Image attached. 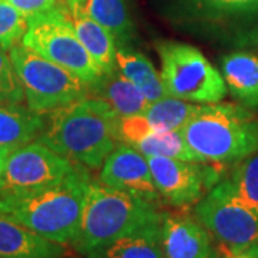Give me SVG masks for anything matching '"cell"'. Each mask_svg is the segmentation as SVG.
<instances>
[{
	"mask_svg": "<svg viewBox=\"0 0 258 258\" xmlns=\"http://www.w3.org/2000/svg\"><path fill=\"white\" fill-rule=\"evenodd\" d=\"M119 116L105 101L86 96L49 113L36 141L89 169H101L119 142Z\"/></svg>",
	"mask_w": 258,
	"mask_h": 258,
	"instance_id": "1",
	"label": "cell"
},
{
	"mask_svg": "<svg viewBox=\"0 0 258 258\" xmlns=\"http://www.w3.org/2000/svg\"><path fill=\"white\" fill-rule=\"evenodd\" d=\"M91 181L86 168L75 164L74 171L57 186L0 200V217L18 222L47 240L63 245L72 244L82 222Z\"/></svg>",
	"mask_w": 258,
	"mask_h": 258,
	"instance_id": "2",
	"label": "cell"
},
{
	"mask_svg": "<svg viewBox=\"0 0 258 258\" xmlns=\"http://www.w3.org/2000/svg\"><path fill=\"white\" fill-rule=\"evenodd\" d=\"M164 215L157 204L91 181L82 222L71 245L86 258L119 238L161 225Z\"/></svg>",
	"mask_w": 258,
	"mask_h": 258,
	"instance_id": "3",
	"label": "cell"
},
{
	"mask_svg": "<svg viewBox=\"0 0 258 258\" xmlns=\"http://www.w3.org/2000/svg\"><path fill=\"white\" fill-rule=\"evenodd\" d=\"M203 162H237L258 151V119L235 103H204L181 129Z\"/></svg>",
	"mask_w": 258,
	"mask_h": 258,
	"instance_id": "4",
	"label": "cell"
},
{
	"mask_svg": "<svg viewBox=\"0 0 258 258\" xmlns=\"http://www.w3.org/2000/svg\"><path fill=\"white\" fill-rule=\"evenodd\" d=\"M9 55L32 111L46 115L89 95V86L76 75L22 43L10 47Z\"/></svg>",
	"mask_w": 258,
	"mask_h": 258,
	"instance_id": "5",
	"label": "cell"
},
{
	"mask_svg": "<svg viewBox=\"0 0 258 258\" xmlns=\"http://www.w3.org/2000/svg\"><path fill=\"white\" fill-rule=\"evenodd\" d=\"M157 50L168 96L200 105L225 98L228 88L222 75L197 47L165 40L158 43Z\"/></svg>",
	"mask_w": 258,
	"mask_h": 258,
	"instance_id": "6",
	"label": "cell"
},
{
	"mask_svg": "<svg viewBox=\"0 0 258 258\" xmlns=\"http://www.w3.org/2000/svg\"><path fill=\"white\" fill-rule=\"evenodd\" d=\"M37 55L68 69L91 86L102 71L86 52L62 6L28 19V29L20 42Z\"/></svg>",
	"mask_w": 258,
	"mask_h": 258,
	"instance_id": "7",
	"label": "cell"
},
{
	"mask_svg": "<svg viewBox=\"0 0 258 258\" xmlns=\"http://www.w3.org/2000/svg\"><path fill=\"white\" fill-rule=\"evenodd\" d=\"M195 217L228 251L258 245V207L224 178L195 204Z\"/></svg>",
	"mask_w": 258,
	"mask_h": 258,
	"instance_id": "8",
	"label": "cell"
},
{
	"mask_svg": "<svg viewBox=\"0 0 258 258\" xmlns=\"http://www.w3.org/2000/svg\"><path fill=\"white\" fill-rule=\"evenodd\" d=\"M75 164L33 141L12 152L0 174V200L25 197L62 184Z\"/></svg>",
	"mask_w": 258,
	"mask_h": 258,
	"instance_id": "9",
	"label": "cell"
},
{
	"mask_svg": "<svg viewBox=\"0 0 258 258\" xmlns=\"http://www.w3.org/2000/svg\"><path fill=\"white\" fill-rule=\"evenodd\" d=\"M161 198L174 207L197 204L222 179L220 166L165 157H147Z\"/></svg>",
	"mask_w": 258,
	"mask_h": 258,
	"instance_id": "10",
	"label": "cell"
},
{
	"mask_svg": "<svg viewBox=\"0 0 258 258\" xmlns=\"http://www.w3.org/2000/svg\"><path fill=\"white\" fill-rule=\"evenodd\" d=\"M99 182L157 205L162 200L154 184L147 157L128 144H118L105 159Z\"/></svg>",
	"mask_w": 258,
	"mask_h": 258,
	"instance_id": "11",
	"label": "cell"
},
{
	"mask_svg": "<svg viewBox=\"0 0 258 258\" xmlns=\"http://www.w3.org/2000/svg\"><path fill=\"white\" fill-rule=\"evenodd\" d=\"M164 258H211V237L197 218L165 214L161 225Z\"/></svg>",
	"mask_w": 258,
	"mask_h": 258,
	"instance_id": "12",
	"label": "cell"
},
{
	"mask_svg": "<svg viewBox=\"0 0 258 258\" xmlns=\"http://www.w3.org/2000/svg\"><path fill=\"white\" fill-rule=\"evenodd\" d=\"M62 8L78 39L99 66L102 74L115 69L118 45L111 33L83 10L81 0H66Z\"/></svg>",
	"mask_w": 258,
	"mask_h": 258,
	"instance_id": "13",
	"label": "cell"
},
{
	"mask_svg": "<svg viewBox=\"0 0 258 258\" xmlns=\"http://www.w3.org/2000/svg\"><path fill=\"white\" fill-rule=\"evenodd\" d=\"M63 244L0 217V258H64Z\"/></svg>",
	"mask_w": 258,
	"mask_h": 258,
	"instance_id": "14",
	"label": "cell"
},
{
	"mask_svg": "<svg viewBox=\"0 0 258 258\" xmlns=\"http://www.w3.org/2000/svg\"><path fill=\"white\" fill-rule=\"evenodd\" d=\"M91 96L105 101L119 118L142 115L151 102L134 83L115 68L101 75V78L89 86Z\"/></svg>",
	"mask_w": 258,
	"mask_h": 258,
	"instance_id": "15",
	"label": "cell"
},
{
	"mask_svg": "<svg viewBox=\"0 0 258 258\" xmlns=\"http://www.w3.org/2000/svg\"><path fill=\"white\" fill-rule=\"evenodd\" d=\"M46 119L20 103L0 106V149L12 154L39 138Z\"/></svg>",
	"mask_w": 258,
	"mask_h": 258,
	"instance_id": "16",
	"label": "cell"
},
{
	"mask_svg": "<svg viewBox=\"0 0 258 258\" xmlns=\"http://www.w3.org/2000/svg\"><path fill=\"white\" fill-rule=\"evenodd\" d=\"M222 78L231 95L245 108H258V56L234 52L222 59Z\"/></svg>",
	"mask_w": 258,
	"mask_h": 258,
	"instance_id": "17",
	"label": "cell"
},
{
	"mask_svg": "<svg viewBox=\"0 0 258 258\" xmlns=\"http://www.w3.org/2000/svg\"><path fill=\"white\" fill-rule=\"evenodd\" d=\"M116 68L145 95L149 102H155L168 96L161 74L141 52H137L129 46L118 47Z\"/></svg>",
	"mask_w": 258,
	"mask_h": 258,
	"instance_id": "18",
	"label": "cell"
},
{
	"mask_svg": "<svg viewBox=\"0 0 258 258\" xmlns=\"http://www.w3.org/2000/svg\"><path fill=\"white\" fill-rule=\"evenodd\" d=\"M83 10L111 33L118 47L129 46L134 25L125 0H81Z\"/></svg>",
	"mask_w": 258,
	"mask_h": 258,
	"instance_id": "19",
	"label": "cell"
},
{
	"mask_svg": "<svg viewBox=\"0 0 258 258\" xmlns=\"http://www.w3.org/2000/svg\"><path fill=\"white\" fill-rule=\"evenodd\" d=\"M161 225L119 238L86 258H164Z\"/></svg>",
	"mask_w": 258,
	"mask_h": 258,
	"instance_id": "20",
	"label": "cell"
},
{
	"mask_svg": "<svg viewBox=\"0 0 258 258\" xmlns=\"http://www.w3.org/2000/svg\"><path fill=\"white\" fill-rule=\"evenodd\" d=\"M132 147L145 157H165L203 162L188 145L182 131H151Z\"/></svg>",
	"mask_w": 258,
	"mask_h": 258,
	"instance_id": "21",
	"label": "cell"
},
{
	"mask_svg": "<svg viewBox=\"0 0 258 258\" xmlns=\"http://www.w3.org/2000/svg\"><path fill=\"white\" fill-rule=\"evenodd\" d=\"M197 106L192 102L165 96L151 102L142 115L154 131H181L197 111Z\"/></svg>",
	"mask_w": 258,
	"mask_h": 258,
	"instance_id": "22",
	"label": "cell"
},
{
	"mask_svg": "<svg viewBox=\"0 0 258 258\" xmlns=\"http://www.w3.org/2000/svg\"><path fill=\"white\" fill-rule=\"evenodd\" d=\"M225 179L240 197L258 207V151L241 159Z\"/></svg>",
	"mask_w": 258,
	"mask_h": 258,
	"instance_id": "23",
	"label": "cell"
},
{
	"mask_svg": "<svg viewBox=\"0 0 258 258\" xmlns=\"http://www.w3.org/2000/svg\"><path fill=\"white\" fill-rule=\"evenodd\" d=\"M26 29L28 19L9 2L0 0V46L10 49L20 43Z\"/></svg>",
	"mask_w": 258,
	"mask_h": 258,
	"instance_id": "24",
	"label": "cell"
},
{
	"mask_svg": "<svg viewBox=\"0 0 258 258\" xmlns=\"http://www.w3.org/2000/svg\"><path fill=\"white\" fill-rule=\"evenodd\" d=\"M23 101L25 92L10 60L9 49L0 46V106L22 103Z\"/></svg>",
	"mask_w": 258,
	"mask_h": 258,
	"instance_id": "25",
	"label": "cell"
},
{
	"mask_svg": "<svg viewBox=\"0 0 258 258\" xmlns=\"http://www.w3.org/2000/svg\"><path fill=\"white\" fill-rule=\"evenodd\" d=\"M188 3L207 15L231 16L258 12V0H188Z\"/></svg>",
	"mask_w": 258,
	"mask_h": 258,
	"instance_id": "26",
	"label": "cell"
},
{
	"mask_svg": "<svg viewBox=\"0 0 258 258\" xmlns=\"http://www.w3.org/2000/svg\"><path fill=\"white\" fill-rule=\"evenodd\" d=\"M26 19L46 13L57 6L56 0H6Z\"/></svg>",
	"mask_w": 258,
	"mask_h": 258,
	"instance_id": "27",
	"label": "cell"
},
{
	"mask_svg": "<svg viewBox=\"0 0 258 258\" xmlns=\"http://www.w3.org/2000/svg\"><path fill=\"white\" fill-rule=\"evenodd\" d=\"M224 258H258V245H252L240 251H228Z\"/></svg>",
	"mask_w": 258,
	"mask_h": 258,
	"instance_id": "28",
	"label": "cell"
},
{
	"mask_svg": "<svg viewBox=\"0 0 258 258\" xmlns=\"http://www.w3.org/2000/svg\"><path fill=\"white\" fill-rule=\"evenodd\" d=\"M8 157H9V154L0 149V174H2V171H3V166H5V164H6V159H8Z\"/></svg>",
	"mask_w": 258,
	"mask_h": 258,
	"instance_id": "29",
	"label": "cell"
},
{
	"mask_svg": "<svg viewBox=\"0 0 258 258\" xmlns=\"http://www.w3.org/2000/svg\"><path fill=\"white\" fill-rule=\"evenodd\" d=\"M211 258H218V257H217V254L214 252V254H212V257H211Z\"/></svg>",
	"mask_w": 258,
	"mask_h": 258,
	"instance_id": "30",
	"label": "cell"
},
{
	"mask_svg": "<svg viewBox=\"0 0 258 258\" xmlns=\"http://www.w3.org/2000/svg\"><path fill=\"white\" fill-rule=\"evenodd\" d=\"M64 2H66V0H64Z\"/></svg>",
	"mask_w": 258,
	"mask_h": 258,
	"instance_id": "31",
	"label": "cell"
}]
</instances>
